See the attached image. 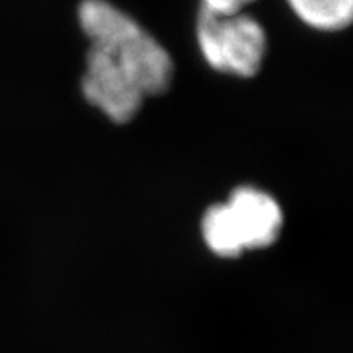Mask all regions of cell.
Here are the masks:
<instances>
[{
	"label": "cell",
	"instance_id": "1",
	"mask_svg": "<svg viewBox=\"0 0 353 353\" xmlns=\"http://www.w3.org/2000/svg\"><path fill=\"white\" fill-rule=\"evenodd\" d=\"M77 19L90 46L112 56L145 97L167 92L174 77L169 51L131 15L108 0H82Z\"/></svg>",
	"mask_w": 353,
	"mask_h": 353
},
{
	"label": "cell",
	"instance_id": "2",
	"mask_svg": "<svg viewBox=\"0 0 353 353\" xmlns=\"http://www.w3.org/2000/svg\"><path fill=\"white\" fill-rule=\"evenodd\" d=\"M283 211L270 193L252 185L234 188L228 201L214 203L201 218V236L223 259L275 244L283 229Z\"/></svg>",
	"mask_w": 353,
	"mask_h": 353
},
{
	"label": "cell",
	"instance_id": "3",
	"mask_svg": "<svg viewBox=\"0 0 353 353\" xmlns=\"http://www.w3.org/2000/svg\"><path fill=\"white\" fill-rule=\"evenodd\" d=\"M196 41L211 69L242 79L254 77L267 54L265 28L247 13L213 17L200 12Z\"/></svg>",
	"mask_w": 353,
	"mask_h": 353
},
{
	"label": "cell",
	"instance_id": "4",
	"mask_svg": "<svg viewBox=\"0 0 353 353\" xmlns=\"http://www.w3.org/2000/svg\"><path fill=\"white\" fill-rule=\"evenodd\" d=\"M81 87L88 103L118 125L131 121L148 99L113 57L95 46L87 51Z\"/></svg>",
	"mask_w": 353,
	"mask_h": 353
},
{
	"label": "cell",
	"instance_id": "5",
	"mask_svg": "<svg viewBox=\"0 0 353 353\" xmlns=\"http://www.w3.org/2000/svg\"><path fill=\"white\" fill-rule=\"evenodd\" d=\"M291 12L317 32L345 30L353 19V0H286Z\"/></svg>",
	"mask_w": 353,
	"mask_h": 353
},
{
	"label": "cell",
	"instance_id": "6",
	"mask_svg": "<svg viewBox=\"0 0 353 353\" xmlns=\"http://www.w3.org/2000/svg\"><path fill=\"white\" fill-rule=\"evenodd\" d=\"M255 0H201V13L213 17H232L244 13Z\"/></svg>",
	"mask_w": 353,
	"mask_h": 353
}]
</instances>
